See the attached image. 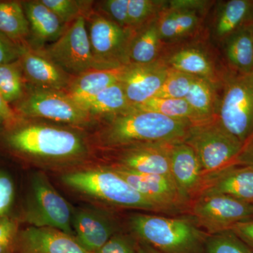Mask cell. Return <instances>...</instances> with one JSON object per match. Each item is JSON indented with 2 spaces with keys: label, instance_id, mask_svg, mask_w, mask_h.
I'll return each mask as SVG.
<instances>
[{
  "label": "cell",
  "instance_id": "cell-1",
  "mask_svg": "<svg viewBox=\"0 0 253 253\" xmlns=\"http://www.w3.org/2000/svg\"><path fill=\"white\" fill-rule=\"evenodd\" d=\"M191 126L188 121L130 109L110 116L99 139L103 146L116 149L139 144H175L184 141Z\"/></svg>",
  "mask_w": 253,
  "mask_h": 253
},
{
  "label": "cell",
  "instance_id": "cell-2",
  "mask_svg": "<svg viewBox=\"0 0 253 253\" xmlns=\"http://www.w3.org/2000/svg\"><path fill=\"white\" fill-rule=\"evenodd\" d=\"M17 123V122H16ZM6 136V142L18 154L42 161H73L85 157L88 146L81 133L75 129L42 122L16 124Z\"/></svg>",
  "mask_w": 253,
  "mask_h": 253
},
{
  "label": "cell",
  "instance_id": "cell-3",
  "mask_svg": "<svg viewBox=\"0 0 253 253\" xmlns=\"http://www.w3.org/2000/svg\"><path fill=\"white\" fill-rule=\"evenodd\" d=\"M129 226L139 242L158 253H202L208 236L192 217L136 213Z\"/></svg>",
  "mask_w": 253,
  "mask_h": 253
},
{
  "label": "cell",
  "instance_id": "cell-4",
  "mask_svg": "<svg viewBox=\"0 0 253 253\" xmlns=\"http://www.w3.org/2000/svg\"><path fill=\"white\" fill-rule=\"evenodd\" d=\"M61 179L75 191L111 206L163 212L131 187L113 168L76 171L64 174Z\"/></svg>",
  "mask_w": 253,
  "mask_h": 253
},
{
  "label": "cell",
  "instance_id": "cell-5",
  "mask_svg": "<svg viewBox=\"0 0 253 253\" xmlns=\"http://www.w3.org/2000/svg\"><path fill=\"white\" fill-rule=\"evenodd\" d=\"M184 142L197 155L204 175L234 165L244 147L226 130L217 116L190 126Z\"/></svg>",
  "mask_w": 253,
  "mask_h": 253
},
{
  "label": "cell",
  "instance_id": "cell-6",
  "mask_svg": "<svg viewBox=\"0 0 253 253\" xmlns=\"http://www.w3.org/2000/svg\"><path fill=\"white\" fill-rule=\"evenodd\" d=\"M217 118L244 146L253 137V71L231 75L226 80Z\"/></svg>",
  "mask_w": 253,
  "mask_h": 253
},
{
  "label": "cell",
  "instance_id": "cell-7",
  "mask_svg": "<svg viewBox=\"0 0 253 253\" xmlns=\"http://www.w3.org/2000/svg\"><path fill=\"white\" fill-rule=\"evenodd\" d=\"M40 49L73 77L94 70L117 68L95 57L83 16L68 24L57 41Z\"/></svg>",
  "mask_w": 253,
  "mask_h": 253
},
{
  "label": "cell",
  "instance_id": "cell-8",
  "mask_svg": "<svg viewBox=\"0 0 253 253\" xmlns=\"http://www.w3.org/2000/svg\"><path fill=\"white\" fill-rule=\"evenodd\" d=\"M73 211L70 204L50 184L44 174L32 179L31 191L23 212V221L36 227H49L74 236Z\"/></svg>",
  "mask_w": 253,
  "mask_h": 253
},
{
  "label": "cell",
  "instance_id": "cell-9",
  "mask_svg": "<svg viewBox=\"0 0 253 253\" xmlns=\"http://www.w3.org/2000/svg\"><path fill=\"white\" fill-rule=\"evenodd\" d=\"M18 112L30 119L46 120L73 126H86L92 116L64 91L31 88L18 101Z\"/></svg>",
  "mask_w": 253,
  "mask_h": 253
},
{
  "label": "cell",
  "instance_id": "cell-10",
  "mask_svg": "<svg viewBox=\"0 0 253 253\" xmlns=\"http://www.w3.org/2000/svg\"><path fill=\"white\" fill-rule=\"evenodd\" d=\"M189 206L191 216L208 235L230 230L238 223L253 219V204L225 195H201Z\"/></svg>",
  "mask_w": 253,
  "mask_h": 253
},
{
  "label": "cell",
  "instance_id": "cell-11",
  "mask_svg": "<svg viewBox=\"0 0 253 253\" xmlns=\"http://www.w3.org/2000/svg\"><path fill=\"white\" fill-rule=\"evenodd\" d=\"M86 25L96 59L113 68L128 64V51L134 31L119 26L95 10L86 16Z\"/></svg>",
  "mask_w": 253,
  "mask_h": 253
},
{
  "label": "cell",
  "instance_id": "cell-12",
  "mask_svg": "<svg viewBox=\"0 0 253 253\" xmlns=\"http://www.w3.org/2000/svg\"><path fill=\"white\" fill-rule=\"evenodd\" d=\"M113 168L131 187L163 212H175L189 206L170 176L141 174L118 166Z\"/></svg>",
  "mask_w": 253,
  "mask_h": 253
},
{
  "label": "cell",
  "instance_id": "cell-13",
  "mask_svg": "<svg viewBox=\"0 0 253 253\" xmlns=\"http://www.w3.org/2000/svg\"><path fill=\"white\" fill-rule=\"evenodd\" d=\"M169 68L163 60L123 66L120 83L131 106L152 99L162 87Z\"/></svg>",
  "mask_w": 253,
  "mask_h": 253
},
{
  "label": "cell",
  "instance_id": "cell-14",
  "mask_svg": "<svg viewBox=\"0 0 253 253\" xmlns=\"http://www.w3.org/2000/svg\"><path fill=\"white\" fill-rule=\"evenodd\" d=\"M25 81L31 88L51 90H67L73 76L63 71L41 49L26 44L19 60Z\"/></svg>",
  "mask_w": 253,
  "mask_h": 253
},
{
  "label": "cell",
  "instance_id": "cell-15",
  "mask_svg": "<svg viewBox=\"0 0 253 253\" xmlns=\"http://www.w3.org/2000/svg\"><path fill=\"white\" fill-rule=\"evenodd\" d=\"M72 227L78 244L94 253L117 234L116 221L106 212L92 208H78L73 212Z\"/></svg>",
  "mask_w": 253,
  "mask_h": 253
},
{
  "label": "cell",
  "instance_id": "cell-16",
  "mask_svg": "<svg viewBox=\"0 0 253 253\" xmlns=\"http://www.w3.org/2000/svg\"><path fill=\"white\" fill-rule=\"evenodd\" d=\"M206 194L225 195L253 204V168L231 165L217 172L206 174L195 198Z\"/></svg>",
  "mask_w": 253,
  "mask_h": 253
},
{
  "label": "cell",
  "instance_id": "cell-17",
  "mask_svg": "<svg viewBox=\"0 0 253 253\" xmlns=\"http://www.w3.org/2000/svg\"><path fill=\"white\" fill-rule=\"evenodd\" d=\"M16 253H90L59 229L30 226L18 232Z\"/></svg>",
  "mask_w": 253,
  "mask_h": 253
},
{
  "label": "cell",
  "instance_id": "cell-18",
  "mask_svg": "<svg viewBox=\"0 0 253 253\" xmlns=\"http://www.w3.org/2000/svg\"><path fill=\"white\" fill-rule=\"evenodd\" d=\"M170 172L182 196L191 203L199 193L204 172L194 149L184 141L171 144Z\"/></svg>",
  "mask_w": 253,
  "mask_h": 253
},
{
  "label": "cell",
  "instance_id": "cell-19",
  "mask_svg": "<svg viewBox=\"0 0 253 253\" xmlns=\"http://www.w3.org/2000/svg\"><path fill=\"white\" fill-rule=\"evenodd\" d=\"M171 144H139L123 148L117 166L141 174L172 177L169 159Z\"/></svg>",
  "mask_w": 253,
  "mask_h": 253
},
{
  "label": "cell",
  "instance_id": "cell-20",
  "mask_svg": "<svg viewBox=\"0 0 253 253\" xmlns=\"http://www.w3.org/2000/svg\"><path fill=\"white\" fill-rule=\"evenodd\" d=\"M29 23L28 45L40 49L54 42L62 36L68 25L64 24L41 0L21 1Z\"/></svg>",
  "mask_w": 253,
  "mask_h": 253
},
{
  "label": "cell",
  "instance_id": "cell-21",
  "mask_svg": "<svg viewBox=\"0 0 253 253\" xmlns=\"http://www.w3.org/2000/svg\"><path fill=\"white\" fill-rule=\"evenodd\" d=\"M123 67L94 70L73 77L66 92L83 108L96 95L119 82Z\"/></svg>",
  "mask_w": 253,
  "mask_h": 253
},
{
  "label": "cell",
  "instance_id": "cell-22",
  "mask_svg": "<svg viewBox=\"0 0 253 253\" xmlns=\"http://www.w3.org/2000/svg\"><path fill=\"white\" fill-rule=\"evenodd\" d=\"M163 61L174 71L204 78L213 84L217 83V77L212 59L199 48H181Z\"/></svg>",
  "mask_w": 253,
  "mask_h": 253
},
{
  "label": "cell",
  "instance_id": "cell-23",
  "mask_svg": "<svg viewBox=\"0 0 253 253\" xmlns=\"http://www.w3.org/2000/svg\"><path fill=\"white\" fill-rule=\"evenodd\" d=\"M197 10L168 7L158 18V28L161 41H174L191 34L200 22Z\"/></svg>",
  "mask_w": 253,
  "mask_h": 253
},
{
  "label": "cell",
  "instance_id": "cell-24",
  "mask_svg": "<svg viewBox=\"0 0 253 253\" xmlns=\"http://www.w3.org/2000/svg\"><path fill=\"white\" fill-rule=\"evenodd\" d=\"M158 18L134 31L128 51V64H146L159 60L163 42Z\"/></svg>",
  "mask_w": 253,
  "mask_h": 253
},
{
  "label": "cell",
  "instance_id": "cell-25",
  "mask_svg": "<svg viewBox=\"0 0 253 253\" xmlns=\"http://www.w3.org/2000/svg\"><path fill=\"white\" fill-rule=\"evenodd\" d=\"M253 21V1L230 0L224 3L218 11L214 35L225 41L231 35Z\"/></svg>",
  "mask_w": 253,
  "mask_h": 253
},
{
  "label": "cell",
  "instance_id": "cell-26",
  "mask_svg": "<svg viewBox=\"0 0 253 253\" xmlns=\"http://www.w3.org/2000/svg\"><path fill=\"white\" fill-rule=\"evenodd\" d=\"M226 59L238 73L253 71V23L245 25L225 41Z\"/></svg>",
  "mask_w": 253,
  "mask_h": 253
},
{
  "label": "cell",
  "instance_id": "cell-27",
  "mask_svg": "<svg viewBox=\"0 0 253 253\" xmlns=\"http://www.w3.org/2000/svg\"><path fill=\"white\" fill-rule=\"evenodd\" d=\"M0 33L18 45L28 44L29 23L21 2L0 1Z\"/></svg>",
  "mask_w": 253,
  "mask_h": 253
},
{
  "label": "cell",
  "instance_id": "cell-28",
  "mask_svg": "<svg viewBox=\"0 0 253 253\" xmlns=\"http://www.w3.org/2000/svg\"><path fill=\"white\" fill-rule=\"evenodd\" d=\"M94 118V116L110 117L126 112L131 109V105L126 98L122 84L115 83L96 95L83 106Z\"/></svg>",
  "mask_w": 253,
  "mask_h": 253
},
{
  "label": "cell",
  "instance_id": "cell-29",
  "mask_svg": "<svg viewBox=\"0 0 253 253\" xmlns=\"http://www.w3.org/2000/svg\"><path fill=\"white\" fill-rule=\"evenodd\" d=\"M131 109L158 113L172 119L188 121L192 125L206 122L195 113L184 99L154 97L142 104L131 106Z\"/></svg>",
  "mask_w": 253,
  "mask_h": 253
},
{
  "label": "cell",
  "instance_id": "cell-30",
  "mask_svg": "<svg viewBox=\"0 0 253 253\" xmlns=\"http://www.w3.org/2000/svg\"><path fill=\"white\" fill-rule=\"evenodd\" d=\"M184 99L203 121H209L217 116L218 104L214 84L207 80L195 76Z\"/></svg>",
  "mask_w": 253,
  "mask_h": 253
},
{
  "label": "cell",
  "instance_id": "cell-31",
  "mask_svg": "<svg viewBox=\"0 0 253 253\" xmlns=\"http://www.w3.org/2000/svg\"><path fill=\"white\" fill-rule=\"evenodd\" d=\"M25 84L19 61L0 66V93L8 104L19 101L23 97Z\"/></svg>",
  "mask_w": 253,
  "mask_h": 253
},
{
  "label": "cell",
  "instance_id": "cell-32",
  "mask_svg": "<svg viewBox=\"0 0 253 253\" xmlns=\"http://www.w3.org/2000/svg\"><path fill=\"white\" fill-rule=\"evenodd\" d=\"M165 1L154 0H129L128 4V19L129 28L135 31L146 23L157 18L166 9Z\"/></svg>",
  "mask_w": 253,
  "mask_h": 253
},
{
  "label": "cell",
  "instance_id": "cell-33",
  "mask_svg": "<svg viewBox=\"0 0 253 253\" xmlns=\"http://www.w3.org/2000/svg\"><path fill=\"white\" fill-rule=\"evenodd\" d=\"M64 24L68 25L81 16L86 18L93 11L94 1L83 0H41Z\"/></svg>",
  "mask_w": 253,
  "mask_h": 253
},
{
  "label": "cell",
  "instance_id": "cell-34",
  "mask_svg": "<svg viewBox=\"0 0 253 253\" xmlns=\"http://www.w3.org/2000/svg\"><path fill=\"white\" fill-rule=\"evenodd\" d=\"M204 253H253V250L231 230L208 235Z\"/></svg>",
  "mask_w": 253,
  "mask_h": 253
},
{
  "label": "cell",
  "instance_id": "cell-35",
  "mask_svg": "<svg viewBox=\"0 0 253 253\" xmlns=\"http://www.w3.org/2000/svg\"><path fill=\"white\" fill-rule=\"evenodd\" d=\"M195 76L169 69L168 77L154 97L163 99H184L189 92Z\"/></svg>",
  "mask_w": 253,
  "mask_h": 253
},
{
  "label": "cell",
  "instance_id": "cell-36",
  "mask_svg": "<svg viewBox=\"0 0 253 253\" xmlns=\"http://www.w3.org/2000/svg\"><path fill=\"white\" fill-rule=\"evenodd\" d=\"M128 4L129 0H104L99 1L96 11L119 26L129 29Z\"/></svg>",
  "mask_w": 253,
  "mask_h": 253
},
{
  "label": "cell",
  "instance_id": "cell-37",
  "mask_svg": "<svg viewBox=\"0 0 253 253\" xmlns=\"http://www.w3.org/2000/svg\"><path fill=\"white\" fill-rule=\"evenodd\" d=\"M18 224L8 214L0 217V253H16Z\"/></svg>",
  "mask_w": 253,
  "mask_h": 253
},
{
  "label": "cell",
  "instance_id": "cell-38",
  "mask_svg": "<svg viewBox=\"0 0 253 253\" xmlns=\"http://www.w3.org/2000/svg\"><path fill=\"white\" fill-rule=\"evenodd\" d=\"M139 246L135 236L117 233L94 253H138Z\"/></svg>",
  "mask_w": 253,
  "mask_h": 253
},
{
  "label": "cell",
  "instance_id": "cell-39",
  "mask_svg": "<svg viewBox=\"0 0 253 253\" xmlns=\"http://www.w3.org/2000/svg\"><path fill=\"white\" fill-rule=\"evenodd\" d=\"M15 189L12 179L0 171V217L6 215L14 202Z\"/></svg>",
  "mask_w": 253,
  "mask_h": 253
},
{
  "label": "cell",
  "instance_id": "cell-40",
  "mask_svg": "<svg viewBox=\"0 0 253 253\" xmlns=\"http://www.w3.org/2000/svg\"><path fill=\"white\" fill-rule=\"evenodd\" d=\"M23 46L18 45L0 33V66L18 61Z\"/></svg>",
  "mask_w": 253,
  "mask_h": 253
},
{
  "label": "cell",
  "instance_id": "cell-41",
  "mask_svg": "<svg viewBox=\"0 0 253 253\" xmlns=\"http://www.w3.org/2000/svg\"><path fill=\"white\" fill-rule=\"evenodd\" d=\"M230 230L253 251V219L238 223Z\"/></svg>",
  "mask_w": 253,
  "mask_h": 253
},
{
  "label": "cell",
  "instance_id": "cell-42",
  "mask_svg": "<svg viewBox=\"0 0 253 253\" xmlns=\"http://www.w3.org/2000/svg\"><path fill=\"white\" fill-rule=\"evenodd\" d=\"M0 116L4 120L5 123L9 126H13L18 121L16 113L11 109L9 104L5 101L1 93H0Z\"/></svg>",
  "mask_w": 253,
  "mask_h": 253
},
{
  "label": "cell",
  "instance_id": "cell-43",
  "mask_svg": "<svg viewBox=\"0 0 253 253\" xmlns=\"http://www.w3.org/2000/svg\"><path fill=\"white\" fill-rule=\"evenodd\" d=\"M234 165L248 166L253 169V144H247L244 146Z\"/></svg>",
  "mask_w": 253,
  "mask_h": 253
},
{
  "label": "cell",
  "instance_id": "cell-44",
  "mask_svg": "<svg viewBox=\"0 0 253 253\" xmlns=\"http://www.w3.org/2000/svg\"><path fill=\"white\" fill-rule=\"evenodd\" d=\"M140 243V246H139V251H138V253H156V251H154V250L150 249L149 247H148L146 245L141 244Z\"/></svg>",
  "mask_w": 253,
  "mask_h": 253
},
{
  "label": "cell",
  "instance_id": "cell-45",
  "mask_svg": "<svg viewBox=\"0 0 253 253\" xmlns=\"http://www.w3.org/2000/svg\"><path fill=\"white\" fill-rule=\"evenodd\" d=\"M4 123H5L4 120L3 119L1 116H0V126H1V125L4 124Z\"/></svg>",
  "mask_w": 253,
  "mask_h": 253
},
{
  "label": "cell",
  "instance_id": "cell-46",
  "mask_svg": "<svg viewBox=\"0 0 253 253\" xmlns=\"http://www.w3.org/2000/svg\"><path fill=\"white\" fill-rule=\"evenodd\" d=\"M253 144V137L252 138V139H251V141H250V142L248 144ZM246 145H247V144H246Z\"/></svg>",
  "mask_w": 253,
  "mask_h": 253
},
{
  "label": "cell",
  "instance_id": "cell-47",
  "mask_svg": "<svg viewBox=\"0 0 253 253\" xmlns=\"http://www.w3.org/2000/svg\"></svg>",
  "mask_w": 253,
  "mask_h": 253
}]
</instances>
